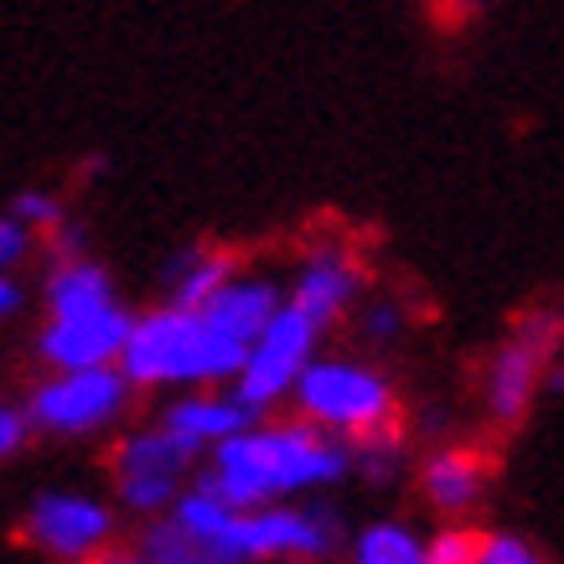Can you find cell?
I'll return each mask as SVG.
<instances>
[{
	"label": "cell",
	"mask_w": 564,
	"mask_h": 564,
	"mask_svg": "<svg viewBox=\"0 0 564 564\" xmlns=\"http://www.w3.org/2000/svg\"><path fill=\"white\" fill-rule=\"evenodd\" d=\"M347 471H352V445L295 420V425L243 430L234 441H223L207 471L197 477V492L234 508V513H259L274 497L301 492V487H326Z\"/></svg>",
	"instance_id": "obj_1"
},
{
	"label": "cell",
	"mask_w": 564,
	"mask_h": 564,
	"mask_svg": "<svg viewBox=\"0 0 564 564\" xmlns=\"http://www.w3.org/2000/svg\"><path fill=\"white\" fill-rule=\"evenodd\" d=\"M249 347L218 337L197 311H151L130 326L120 352L124 383H223L239 378Z\"/></svg>",
	"instance_id": "obj_2"
},
{
	"label": "cell",
	"mask_w": 564,
	"mask_h": 564,
	"mask_svg": "<svg viewBox=\"0 0 564 564\" xmlns=\"http://www.w3.org/2000/svg\"><path fill=\"white\" fill-rule=\"evenodd\" d=\"M295 404L306 414V425L337 430L347 441H362V435L393 425L389 383L358 362H311L295 383Z\"/></svg>",
	"instance_id": "obj_3"
},
{
	"label": "cell",
	"mask_w": 564,
	"mask_h": 564,
	"mask_svg": "<svg viewBox=\"0 0 564 564\" xmlns=\"http://www.w3.org/2000/svg\"><path fill=\"white\" fill-rule=\"evenodd\" d=\"M564 347V316L560 311H529L518 322L513 343L492 358V373H487V410L502 425H518L529 414L533 393L544 389L549 362L560 358Z\"/></svg>",
	"instance_id": "obj_4"
},
{
	"label": "cell",
	"mask_w": 564,
	"mask_h": 564,
	"mask_svg": "<svg viewBox=\"0 0 564 564\" xmlns=\"http://www.w3.org/2000/svg\"><path fill=\"white\" fill-rule=\"evenodd\" d=\"M311 347H316V326H311L295 306H280L274 322L264 326V337L249 347L243 373L234 378V404L259 414V410H270L274 399L295 393L301 373L311 368Z\"/></svg>",
	"instance_id": "obj_5"
},
{
	"label": "cell",
	"mask_w": 564,
	"mask_h": 564,
	"mask_svg": "<svg viewBox=\"0 0 564 564\" xmlns=\"http://www.w3.org/2000/svg\"><path fill=\"white\" fill-rule=\"evenodd\" d=\"M130 383L120 368H94V373H57L52 383L32 393V410L26 420L52 435H88V430L109 425L124 410Z\"/></svg>",
	"instance_id": "obj_6"
},
{
	"label": "cell",
	"mask_w": 564,
	"mask_h": 564,
	"mask_svg": "<svg viewBox=\"0 0 564 564\" xmlns=\"http://www.w3.org/2000/svg\"><path fill=\"white\" fill-rule=\"evenodd\" d=\"M192 466V456L166 435V430H140L130 441H120L115 451V487H120V502L130 513H161V508H176V487H182V471Z\"/></svg>",
	"instance_id": "obj_7"
},
{
	"label": "cell",
	"mask_w": 564,
	"mask_h": 564,
	"mask_svg": "<svg viewBox=\"0 0 564 564\" xmlns=\"http://www.w3.org/2000/svg\"><path fill=\"white\" fill-rule=\"evenodd\" d=\"M343 544L332 508H259L243 513V560H326Z\"/></svg>",
	"instance_id": "obj_8"
},
{
	"label": "cell",
	"mask_w": 564,
	"mask_h": 564,
	"mask_svg": "<svg viewBox=\"0 0 564 564\" xmlns=\"http://www.w3.org/2000/svg\"><path fill=\"white\" fill-rule=\"evenodd\" d=\"M115 533V518L104 502L78 492H42L26 513V539L36 549H47L52 560H68V564H88L109 544Z\"/></svg>",
	"instance_id": "obj_9"
},
{
	"label": "cell",
	"mask_w": 564,
	"mask_h": 564,
	"mask_svg": "<svg viewBox=\"0 0 564 564\" xmlns=\"http://www.w3.org/2000/svg\"><path fill=\"white\" fill-rule=\"evenodd\" d=\"M130 316L120 306L99 311V316H73V322H52L42 332V358L63 373H94V368H109V362L124 352L130 343Z\"/></svg>",
	"instance_id": "obj_10"
},
{
	"label": "cell",
	"mask_w": 564,
	"mask_h": 564,
	"mask_svg": "<svg viewBox=\"0 0 564 564\" xmlns=\"http://www.w3.org/2000/svg\"><path fill=\"white\" fill-rule=\"evenodd\" d=\"M280 306H285V301H280V291H274L270 280H234V285H223L197 316H203L218 337H228V343L254 347Z\"/></svg>",
	"instance_id": "obj_11"
},
{
	"label": "cell",
	"mask_w": 564,
	"mask_h": 564,
	"mask_svg": "<svg viewBox=\"0 0 564 564\" xmlns=\"http://www.w3.org/2000/svg\"><path fill=\"white\" fill-rule=\"evenodd\" d=\"M166 435H172L182 451H187L192 462L203 456V445L218 451L223 441H234L243 430H254V414L234 404V399H176L172 410H166Z\"/></svg>",
	"instance_id": "obj_12"
},
{
	"label": "cell",
	"mask_w": 564,
	"mask_h": 564,
	"mask_svg": "<svg viewBox=\"0 0 564 564\" xmlns=\"http://www.w3.org/2000/svg\"><path fill=\"white\" fill-rule=\"evenodd\" d=\"M358 285H362V274H358V264H352L347 254H316L306 270L295 274L291 306L301 311L316 332H322L326 322H337V316H343V306H352Z\"/></svg>",
	"instance_id": "obj_13"
},
{
	"label": "cell",
	"mask_w": 564,
	"mask_h": 564,
	"mask_svg": "<svg viewBox=\"0 0 564 564\" xmlns=\"http://www.w3.org/2000/svg\"><path fill=\"white\" fill-rule=\"evenodd\" d=\"M420 487H425L430 508H441V513H466V508L481 497V487H487V456H481V451H441V456L425 462Z\"/></svg>",
	"instance_id": "obj_14"
},
{
	"label": "cell",
	"mask_w": 564,
	"mask_h": 564,
	"mask_svg": "<svg viewBox=\"0 0 564 564\" xmlns=\"http://www.w3.org/2000/svg\"><path fill=\"white\" fill-rule=\"evenodd\" d=\"M47 306H52V322L99 316V311L115 306V285H109V274H104L94 259L57 264V270H52V280H47Z\"/></svg>",
	"instance_id": "obj_15"
},
{
	"label": "cell",
	"mask_w": 564,
	"mask_h": 564,
	"mask_svg": "<svg viewBox=\"0 0 564 564\" xmlns=\"http://www.w3.org/2000/svg\"><path fill=\"white\" fill-rule=\"evenodd\" d=\"M140 560L145 564H243L234 549L197 539V533H187L172 518H161V523H151L140 533Z\"/></svg>",
	"instance_id": "obj_16"
},
{
	"label": "cell",
	"mask_w": 564,
	"mask_h": 564,
	"mask_svg": "<svg viewBox=\"0 0 564 564\" xmlns=\"http://www.w3.org/2000/svg\"><path fill=\"white\" fill-rule=\"evenodd\" d=\"M239 274H234V254H182L172 264V306L176 311H203L223 285H234Z\"/></svg>",
	"instance_id": "obj_17"
},
{
	"label": "cell",
	"mask_w": 564,
	"mask_h": 564,
	"mask_svg": "<svg viewBox=\"0 0 564 564\" xmlns=\"http://www.w3.org/2000/svg\"><path fill=\"white\" fill-rule=\"evenodd\" d=\"M358 564H425V544L399 523H373L358 533Z\"/></svg>",
	"instance_id": "obj_18"
},
{
	"label": "cell",
	"mask_w": 564,
	"mask_h": 564,
	"mask_svg": "<svg viewBox=\"0 0 564 564\" xmlns=\"http://www.w3.org/2000/svg\"><path fill=\"white\" fill-rule=\"evenodd\" d=\"M481 539H487V533H471V529L435 533V539L425 544V564H477Z\"/></svg>",
	"instance_id": "obj_19"
},
{
	"label": "cell",
	"mask_w": 564,
	"mask_h": 564,
	"mask_svg": "<svg viewBox=\"0 0 564 564\" xmlns=\"http://www.w3.org/2000/svg\"><path fill=\"white\" fill-rule=\"evenodd\" d=\"M11 218L21 223V228H63V203H57V197H47V192H21L17 203H11Z\"/></svg>",
	"instance_id": "obj_20"
},
{
	"label": "cell",
	"mask_w": 564,
	"mask_h": 564,
	"mask_svg": "<svg viewBox=\"0 0 564 564\" xmlns=\"http://www.w3.org/2000/svg\"><path fill=\"white\" fill-rule=\"evenodd\" d=\"M477 564H544V560H539L523 539H513V533H487Z\"/></svg>",
	"instance_id": "obj_21"
},
{
	"label": "cell",
	"mask_w": 564,
	"mask_h": 564,
	"mask_svg": "<svg viewBox=\"0 0 564 564\" xmlns=\"http://www.w3.org/2000/svg\"><path fill=\"white\" fill-rule=\"evenodd\" d=\"M26 249H32V228H21L11 213H0V274L11 270V264H21Z\"/></svg>",
	"instance_id": "obj_22"
},
{
	"label": "cell",
	"mask_w": 564,
	"mask_h": 564,
	"mask_svg": "<svg viewBox=\"0 0 564 564\" xmlns=\"http://www.w3.org/2000/svg\"><path fill=\"white\" fill-rule=\"evenodd\" d=\"M26 435H32V420L21 410H6V404H0V462L17 456L21 445H26Z\"/></svg>",
	"instance_id": "obj_23"
},
{
	"label": "cell",
	"mask_w": 564,
	"mask_h": 564,
	"mask_svg": "<svg viewBox=\"0 0 564 564\" xmlns=\"http://www.w3.org/2000/svg\"><path fill=\"white\" fill-rule=\"evenodd\" d=\"M399 326H404L399 306H373L368 316H362V332H368L373 343H389V337H399Z\"/></svg>",
	"instance_id": "obj_24"
},
{
	"label": "cell",
	"mask_w": 564,
	"mask_h": 564,
	"mask_svg": "<svg viewBox=\"0 0 564 564\" xmlns=\"http://www.w3.org/2000/svg\"><path fill=\"white\" fill-rule=\"evenodd\" d=\"M21 306V291L11 285V274H0V316H11Z\"/></svg>",
	"instance_id": "obj_25"
},
{
	"label": "cell",
	"mask_w": 564,
	"mask_h": 564,
	"mask_svg": "<svg viewBox=\"0 0 564 564\" xmlns=\"http://www.w3.org/2000/svg\"><path fill=\"white\" fill-rule=\"evenodd\" d=\"M88 564H145L140 554H94Z\"/></svg>",
	"instance_id": "obj_26"
}]
</instances>
